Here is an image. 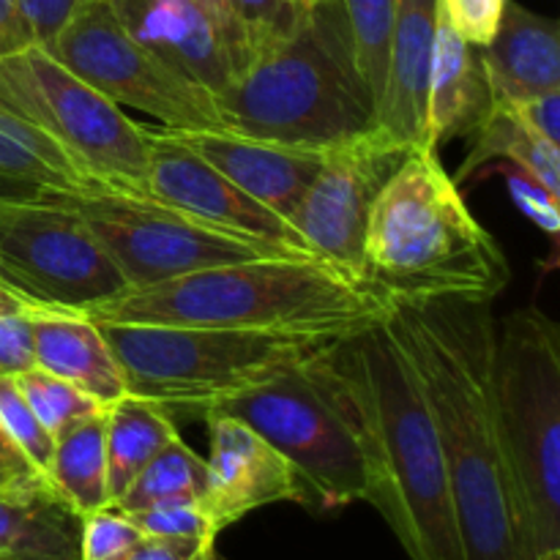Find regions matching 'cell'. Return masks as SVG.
Wrapping results in <instances>:
<instances>
[{
	"instance_id": "60d3db41",
	"label": "cell",
	"mask_w": 560,
	"mask_h": 560,
	"mask_svg": "<svg viewBox=\"0 0 560 560\" xmlns=\"http://www.w3.org/2000/svg\"><path fill=\"white\" fill-rule=\"evenodd\" d=\"M217 539H162V536H140L129 550L113 560H191L202 545Z\"/></svg>"
},
{
	"instance_id": "f6af8a7d",
	"label": "cell",
	"mask_w": 560,
	"mask_h": 560,
	"mask_svg": "<svg viewBox=\"0 0 560 560\" xmlns=\"http://www.w3.org/2000/svg\"><path fill=\"white\" fill-rule=\"evenodd\" d=\"M0 560H77V558H49V556H16V552H9V556H0Z\"/></svg>"
},
{
	"instance_id": "6da1fadb",
	"label": "cell",
	"mask_w": 560,
	"mask_h": 560,
	"mask_svg": "<svg viewBox=\"0 0 560 560\" xmlns=\"http://www.w3.org/2000/svg\"><path fill=\"white\" fill-rule=\"evenodd\" d=\"M386 326L435 424L465 560H528L498 424L490 301H388Z\"/></svg>"
},
{
	"instance_id": "d6986e66",
	"label": "cell",
	"mask_w": 560,
	"mask_h": 560,
	"mask_svg": "<svg viewBox=\"0 0 560 560\" xmlns=\"http://www.w3.org/2000/svg\"><path fill=\"white\" fill-rule=\"evenodd\" d=\"M495 104L479 47L465 42L438 3L430 91H427L424 145L441 148L454 137H470Z\"/></svg>"
},
{
	"instance_id": "9c48e42d",
	"label": "cell",
	"mask_w": 560,
	"mask_h": 560,
	"mask_svg": "<svg viewBox=\"0 0 560 560\" xmlns=\"http://www.w3.org/2000/svg\"><path fill=\"white\" fill-rule=\"evenodd\" d=\"M0 104L47 135L93 191L142 197L148 129L44 47L0 58Z\"/></svg>"
},
{
	"instance_id": "7bdbcfd3",
	"label": "cell",
	"mask_w": 560,
	"mask_h": 560,
	"mask_svg": "<svg viewBox=\"0 0 560 560\" xmlns=\"http://www.w3.org/2000/svg\"><path fill=\"white\" fill-rule=\"evenodd\" d=\"M22 310H42V306L31 304V301H25L22 295L11 293V290H5L3 284H0V315H9V312H22Z\"/></svg>"
},
{
	"instance_id": "44dd1931",
	"label": "cell",
	"mask_w": 560,
	"mask_h": 560,
	"mask_svg": "<svg viewBox=\"0 0 560 560\" xmlns=\"http://www.w3.org/2000/svg\"><path fill=\"white\" fill-rule=\"evenodd\" d=\"M33 353L36 366L63 377L96 402L124 397V372L113 348L93 317L82 312H33Z\"/></svg>"
},
{
	"instance_id": "d6a6232c",
	"label": "cell",
	"mask_w": 560,
	"mask_h": 560,
	"mask_svg": "<svg viewBox=\"0 0 560 560\" xmlns=\"http://www.w3.org/2000/svg\"><path fill=\"white\" fill-rule=\"evenodd\" d=\"M142 536H162V539H217L211 530L200 501H175L159 506L140 509L129 514Z\"/></svg>"
},
{
	"instance_id": "d590c367",
	"label": "cell",
	"mask_w": 560,
	"mask_h": 560,
	"mask_svg": "<svg viewBox=\"0 0 560 560\" xmlns=\"http://www.w3.org/2000/svg\"><path fill=\"white\" fill-rule=\"evenodd\" d=\"M0 492L3 495H55L47 476L38 474L25 454L0 430ZM58 498V495H55Z\"/></svg>"
},
{
	"instance_id": "836d02e7",
	"label": "cell",
	"mask_w": 560,
	"mask_h": 560,
	"mask_svg": "<svg viewBox=\"0 0 560 560\" xmlns=\"http://www.w3.org/2000/svg\"><path fill=\"white\" fill-rule=\"evenodd\" d=\"M438 3L465 42L474 47H485L501 25L506 0H438Z\"/></svg>"
},
{
	"instance_id": "4fadbf2b",
	"label": "cell",
	"mask_w": 560,
	"mask_h": 560,
	"mask_svg": "<svg viewBox=\"0 0 560 560\" xmlns=\"http://www.w3.org/2000/svg\"><path fill=\"white\" fill-rule=\"evenodd\" d=\"M413 148L372 126L364 135L326 148L320 170L293 213V228L315 257L348 277L364 279V235L372 206Z\"/></svg>"
},
{
	"instance_id": "4dcf8cb0",
	"label": "cell",
	"mask_w": 560,
	"mask_h": 560,
	"mask_svg": "<svg viewBox=\"0 0 560 560\" xmlns=\"http://www.w3.org/2000/svg\"><path fill=\"white\" fill-rule=\"evenodd\" d=\"M238 9L252 60L293 33L306 5H301L299 0H238Z\"/></svg>"
},
{
	"instance_id": "7c38bea8",
	"label": "cell",
	"mask_w": 560,
	"mask_h": 560,
	"mask_svg": "<svg viewBox=\"0 0 560 560\" xmlns=\"http://www.w3.org/2000/svg\"><path fill=\"white\" fill-rule=\"evenodd\" d=\"M66 202L88 222L131 290L153 288L186 273L255 257L299 255L262 241L206 228L151 197L118 191H66Z\"/></svg>"
},
{
	"instance_id": "7a4b0ae2",
	"label": "cell",
	"mask_w": 560,
	"mask_h": 560,
	"mask_svg": "<svg viewBox=\"0 0 560 560\" xmlns=\"http://www.w3.org/2000/svg\"><path fill=\"white\" fill-rule=\"evenodd\" d=\"M326 366L355 427L370 495L410 560H465L435 424L386 315L342 334Z\"/></svg>"
},
{
	"instance_id": "52a82bcc",
	"label": "cell",
	"mask_w": 560,
	"mask_h": 560,
	"mask_svg": "<svg viewBox=\"0 0 560 560\" xmlns=\"http://www.w3.org/2000/svg\"><path fill=\"white\" fill-rule=\"evenodd\" d=\"M492 383L528 560H560V334L539 306L495 323Z\"/></svg>"
},
{
	"instance_id": "e575fe53",
	"label": "cell",
	"mask_w": 560,
	"mask_h": 560,
	"mask_svg": "<svg viewBox=\"0 0 560 560\" xmlns=\"http://www.w3.org/2000/svg\"><path fill=\"white\" fill-rule=\"evenodd\" d=\"M33 312L0 315V377H16L36 366L33 353Z\"/></svg>"
},
{
	"instance_id": "e0dca14e",
	"label": "cell",
	"mask_w": 560,
	"mask_h": 560,
	"mask_svg": "<svg viewBox=\"0 0 560 560\" xmlns=\"http://www.w3.org/2000/svg\"><path fill=\"white\" fill-rule=\"evenodd\" d=\"M120 25L151 52L219 93L238 71L206 0H107Z\"/></svg>"
},
{
	"instance_id": "4316f807",
	"label": "cell",
	"mask_w": 560,
	"mask_h": 560,
	"mask_svg": "<svg viewBox=\"0 0 560 560\" xmlns=\"http://www.w3.org/2000/svg\"><path fill=\"white\" fill-rule=\"evenodd\" d=\"M208 468L206 459L184 443V438L170 441L145 468L137 474L129 490L113 503L118 512L131 514L140 509L159 506V503L175 501H202L206 492Z\"/></svg>"
},
{
	"instance_id": "5b68a950",
	"label": "cell",
	"mask_w": 560,
	"mask_h": 560,
	"mask_svg": "<svg viewBox=\"0 0 560 560\" xmlns=\"http://www.w3.org/2000/svg\"><path fill=\"white\" fill-rule=\"evenodd\" d=\"M213 98L224 129L290 145H339L377 120L342 0L306 5L293 33L252 58Z\"/></svg>"
},
{
	"instance_id": "ffe728a7",
	"label": "cell",
	"mask_w": 560,
	"mask_h": 560,
	"mask_svg": "<svg viewBox=\"0 0 560 560\" xmlns=\"http://www.w3.org/2000/svg\"><path fill=\"white\" fill-rule=\"evenodd\" d=\"M479 52L498 102L560 91V25L552 16L506 0L495 36Z\"/></svg>"
},
{
	"instance_id": "7402d4cb",
	"label": "cell",
	"mask_w": 560,
	"mask_h": 560,
	"mask_svg": "<svg viewBox=\"0 0 560 560\" xmlns=\"http://www.w3.org/2000/svg\"><path fill=\"white\" fill-rule=\"evenodd\" d=\"M178 438L173 416L151 399L124 394L104 405V443H107L109 506L129 490L142 468Z\"/></svg>"
},
{
	"instance_id": "ee69618b",
	"label": "cell",
	"mask_w": 560,
	"mask_h": 560,
	"mask_svg": "<svg viewBox=\"0 0 560 560\" xmlns=\"http://www.w3.org/2000/svg\"><path fill=\"white\" fill-rule=\"evenodd\" d=\"M191 560H222L217 552V541H208V545H202V550L197 552Z\"/></svg>"
},
{
	"instance_id": "603a6c76",
	"label": "cell",
	"mask_w": 560,
	"mask_h": 560,
	"mask_svg": "<svg viewBox=\"0 0 560 560\" xmlns=\"http://www.w3.org/2000/svg\"><path fill=\"white\" fill-rule=\"evenodd\" d=\"M47 481L55 495L77 514L98 512L109 506L107 443H104V408L55 438Z\"/></svg>"
},
{
	"instance_id": "cb8c5ba5",
	"label": "cell",
	"mask_w": 560,
	"mask_h": 560,
	"mask_svg": "<svg viewBox=\"0 0 560 560\" xmlns=\"http://www.w3.org/2000/svg\"><path fill=\"white\" fill-rule=\"evenodd\" d=\"M470 137L474 142H470V153L454 178L457 184L492 159H509L512 164H517L520 173L545 186L552 197H560V145L541 140L539 135L525 129L503 109V104H492L487 118L476 126Z\"/></svg>"
},
{
	"instance_id": "9a60e30c",
	"label": "cell",
	"mask_w": 560,
	"mask_h": 560,
	"mask_svg": "<svg viewBox=\"0 0 560 560\" xmlns=\"http://www.w3.org/2000/svg\"><path fill=\"white\" fill-rule=\"evenodd\" d=\"M208 481L202 512L213 534L273 503H304V490L293 465L262 435L233 416H206Z\"/></svg>"
},
{
	"instance_id": "3957f363",
	"label": "cell",
	"mask_w": 560,
	"mask_h": 560,
	"mask_svg": "<svg viewBox=\"0 0 560 560\" xmlns=\"http://www.w3.org/2000/svg\"><path fill=\"white\" fill-rule=\"evenodd\" d=\"M388 299L315 255H273L129 290L88 312L126 326L350 334L381 320Z\"/></svg>"
},
{
	"instance_id": "ac0fdd59",
	"label": "cell",
	"mask_w": 560,
	"mask_h": 560,
	"mask_svg": "<svg viewBox=\"0 0 560 560\" xmlns=\"http://www.w3.org/2000/svg\"><path fill=\"white\" fill-rule=\"evenodd\" d=\"M435 22L438 0H397L375 126L405 148L424 145Z\"/></svg>"
},
{
	"instance_id": "f1b7e54d",
	"label": "cell",
	"mask_w": 560,
	"mask_h": 560,
	"mask_svg": "<svg viewBox=\"0 0 560 560\" xmlns=\"http://www.w3.org/2000/svg\"><path fill=\"white\" fill-rule=\"evenodd\" d=\"M14 381L25 402L31 405V410L38 416V421L47 427L52 438L63 435L77 421L88 419V416L98 413L104 408L102 402H96L85 392L71 386L69 381L42 370V366H31L27 372L16 375Z\"/></svg>"
},
{
	"instance_id": "277c9868",
	"label": "cell",
	"mask_w": 560,
	"mask_h": 560,
	"mask_svg": "<svg viewBox=\"0 0 560 560\" xmlns=\"http://www.w3.org/2000/svg\"><path fill=\"white\" fill-rule=\"evenodd\" d=\"M364 279L388 301H495L512 282L501 244L465 206L435 148H413L377 195Z\"/></svg>"
},
{
	"instance_id": "1f68e13d",
	"label": "cell",
	"mask_w": 560,
	"mask_h": 560,
	"mask_svg": "<svg viewBox=\"0 0 560 560\" xmlns=\"http://www.w3.org/2000/svg\"><path fill=\"white\" fill-rule=\"evenodd\" d=\"M140 530L131 523L129 514L118 512L115 506L98 509V512L80 517V541H77V560H113L129 550Z\"/></svg>"
},
{
	"instance_id": "5bb4252c",
	"label": "cell",
	"mask_w": 560,
	"mask_h": 560,
	"mask_svg": "<svg viewBox=\"0 0 560 560\" xmlns=\"http://www.w3.org/2000/svg\"><path fill=\"white\" fill-rule=\"evenodd\" d=\"M142 197H151L159 206L173 208L206 228L282 246L299 255H312L288 219L252 200L246 191H241L233 180L224 178L217 167L197 156L167 129H148V170Z\"/></svg>"
},
{
	"instance_id": "2e32d148",
	"label": "cell",
	"mask_w": 560,
	"mask_h": 560,
	"mask_svg": "<svg viewBox=\"0 0 560 560\" xmlns=\"http://www.w3.org/2000/svg\"><path fill=\"white\" fill-rule=\"evenodd\" d=\"M180 142L191 148L197 156L217 167L224 178L233 180L241 191L266 206L282 219H293L301 197L310 189L312 178L320 170L326 148L290 145V142L260 140L217 129L173 131ZM293 224V222H290Z\"/></svg>"
},
{
	"instance_id": "bcb514c9",
	"label": "cell",
	"mask_w": 560,
	"mask_h": 560,
	"mask_svg": "<svg viewBox=\"0 0 560 560\" xmlns=\"http://www.w3.org/2000/svg\"><path fill=\"white\" fill-rule=\"evenodd\" d=\"M301 5H310V3H315V0H299Z\"/></svg>"
},
{
	"instance_id": "f35d334b",
	"label": "cell",
	"mask_w": 560,
	"mask_h": 560,
	"mask_svg": "<svg viewBox=\"0 0 560 560\" xmlns=\"http://www.w3.org/2000/svg\"><path fill=\"white\" fill-rule=\"evenodd\" d=\"M82 3H88V0H20L22 14L31 25L33 36H36V44H42V47L66 25V20Z\"/></svg>"
},
{
	"instance_id": "30bf717a",
	"label": "cell",
	"mask_w": 560,
	"mask_h": 560,
	"mask_svg": "<svg viewBox=\"0 0 560 560\" xmlns=\"http://www.w3.org/2000/svg\"><path fill=\"white\" fill-rule=\"evenodd\" d=\"M0 262L16 293L42 310L88 315L131 290L66 191L0 197Z\"/></svg>"
},
{
	"instance_id": "74e56055",
	"label": "cell",
	"mask_w": 560,
	"mask_h": 560,
	"mask_svg": "<svg viewBox=\"0 0 560 560\" xmlns=\"http://www.w3.org/2000/svg\"><path fill=\"white\" fill-rule=\"evenodd\" d=\"M498 104H503V109H506L514 120H520L525 129L539 135L541 140L560 145V91Z\"/></svg>"
},
{
	"instance_id": "83f0119b",
	"label": "cell",
	"mask_w": 560,
	"mask_h": 560,
	"mask_svg": "<svg viewBox=\"0 0 560 560\" xmlns=\"http://www.w3.org/2000/svg\"><path fill=\"white\" fill-rule=\"evenodd\" d=\"M342 9L353 36L355 63L377 104L386 80L388 38H392L397 0H342Z\"/></svg>"
},
{
	"instance_id": "d4e9b609",
	"label": "cell",
	"mask_w": 560,
	"mask_h": 560,
	"mask_svg": "<svg viewBox=\"0 0 560 560\" xmlns=\"http://www.w3.org/2000/svg\"><path fill=\"white\" fill-rule=\"evenodd\" d=\"M80 517L55 495L0 492V556L77 558Z\"/></svg>"
},
{
	"instance_id": "ba28073f",
	"label": "cell",
	"mask_w": 560,
	"mask_h": 560,
	"mask_svg": "<svg viewBox=\"0 0 560 560\" xmlns=\"http://www.w3.org/2000/svg\"><path fill=\"white\" fill-rule=\"evenodd\" d=\"M233 416L288 457L304 490V506L331 512L370 495V474L355 427L326 366V353L262 386L202 410Z\"/></svg>"
},
{
	"instance_id": "b9f144b4",
	"label": "cell",
	"mask_w": 560,
	"mask_h": 560,
	"mask_svg": "<svg viewBox=\"0 0 560 560\" xmlns=\"http://www.w3.org/2000/svg\"><path fill=\"white\" fill-rule=\"evenodd\" d=\"M33 44H36V36L22 14L20 0H0V58L22 52Z\"/></svg>"
},
{
	"instance_id": "484cf974",
	"label": "cell",
	"mask_w": 560,
	"mask_h": 560,
	"mask_svg": "<svg viewBox=\"0 0 560 560\" xmlns=\"http://www.w3.org/2000/svg\"><path fill=\"white\" fill-rule=\"evenodd\" d=\"M0 175L47 191H93L47 135L0 104Z\"/></svg>"
},
{
	"instance_id": "8992f818",
	"label": "cell",
	"mask_w": 560,
	"mask_h": 560,
	"mask_svg": "<svg viewBox=\"0 0 560 560\" xmlns=\"http://www.w3.org/2000/svg\"><path fill=\"white\" fill-rule=\"evenodd\" d=\"M124 372L126 394L170 416H202L224 397L262 386L326 353L342 334L98 323Z\"/></svg>"
},
{
	"instance_id": "8fae6325",
	"label": "cell",
	"mask_w": 560,
	"mask_h": 560,
	"mask_svg": "<svg viewBox=\"0 0 560 560\" xmlns=\"http://www.w3.org/2000/svg\"><path fill=\"white\" fill-rule=\"evenodd\" d=\"M44 49L118 107L145 113L159 129L195 131L222 126L213 93L142 47L120 25L107 0L82 3Z\"/></svg>"
},
{
	"instance_id": "f546056e",
	"label": "cell",
	"mask_w": 560,
	"mask_h": 560,
	"mask_svg": "<svg viewBox=\"0 0 560 560\" xmlns=\"http://www.w3.org/2000/svg\"><path fill=\"white\" fill-rule=\"evenodd\" d=\"M0 430L5 432L11 443L25 454L27 463L47 476L49 457H52L55 438L49 435L47 427L38 421L31 405L22 397L14 377H0Z\"/></svg>"
},
{
	"instance_id": "ab89813d",
	"label": "cell",
	"mask_w": 560,
	"mask_h": 560,
	"mask_svg": "<svg viewBox=\"0 0 560 560\" xmlns=\"http://www.w3.org/2000/svg\"><path fill=\"white\" fill-rule=\"evenodd\" d=\"M206 5L211 9L219 31H222L224 44H228L230 55H233L235 71L241 74V71L246 69V63H249V44H246V31H244V20H241L238 0H206Z\"/></svg>"
},
{
	"instance_id": "8d00e7d4",
	"label": "cell",
	"mask_w": 560,
	"mask_h": 560,
	"mask_svg": "<svg viewBox=\"0 0 560 560\" xmlns=\"http://www.w3.org/2000/svg\"><path fill=\"white\" fill-rule=\"evenodd\" d=\"M509 189H512V200L517 202L520 211H523L536 228L545 230L547 235H558L560 230L558 197H552L545 186H539L534 178L520 173V170L509 175Z\"/></svg>"
}]
</instances>
